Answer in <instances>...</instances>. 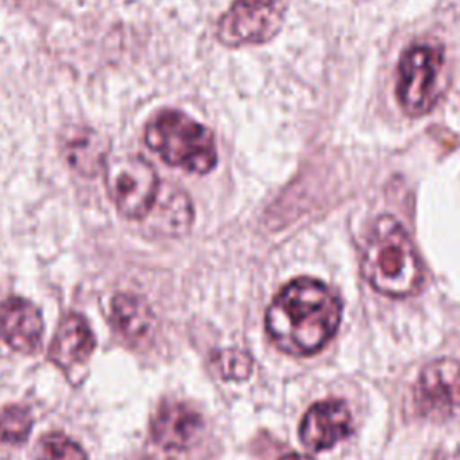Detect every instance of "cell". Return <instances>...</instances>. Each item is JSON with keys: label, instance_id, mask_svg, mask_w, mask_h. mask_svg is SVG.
<instances>
[{"label": "cell", "instance_id": "1", "mask_svg": "<svg viewBox=\"0 0 460 460\" xmlns=\"http://www.w3.org/2000/svg\"><path fill=\"white\" fill-rule=\"evenodd\" d=\"M341 302L323 282L300 277L286 284L266 309V331L286 354L318 352L338 331Z\"/></svg>", "mask_w": 460, "mask_h": 460}, {"label": "cell", "instance_id": "2", "mask_svg": "<svg viewBox=\"0 0 460 460\" xmlns=\"http://www.w3.org/2000/svg\"><path fill=\"white\" fill-rule=\"evenodd\" d=\"M361 273L367 282L388 296H410L422 284V264L404 226L392 216H381L370 228Z\"/></svg>", "mask_w": 460, "mask_h": 460}, {"label": "cell", "instance_id": "3", "mask_svg": "<svg viewBox=\"0 0 460 460\" xmlns=\"http://www.w3.org/2000/svg\"><path fill=\"white\" fill-rule=\"evenodd\" d=\"M146 144L164 162L189 172L205 174L216 167L217 151L212 133L176 110L156 113L146 126Z\"/></svg>", "mask_w": 460, "mask_h": 460}, {"label": "cell", "instance_id": "4", "mask_svg": "<svg viewBox=\"0 0 460 460\" xmlns=\"http://www.w3.org/2000/svg\"><path fill=\"white\" fill-rule=\"evenodd\" d=\"M444 70V49L438 43L417 41L406 47L399 58L395 95L402 111L420 117L438 101L440 75Z\"/></svg>", "mask_w": 460, "mask_h": 460}, {"label": "cell", "instance_id": "5", "mask_svg": "<svg viewBox=\"0 0 460 460\" xmlns=\"http://www.w3.org/2000/svg\"><path fill=\"white\" fill-rule=\"evenodd\" d=\"M104 181L113 205L128 219H144L160 190L156 171L138 155L108 158Z\"/></svg>", "mask_w": 460, "mask_h": 460}, {"label": "cell", "instance_id": "6", "mask_svg": "<svg viewBox=\"0 0 460 460\" xmlns=\"http://www.w3.org/2000/svg\"><path fill=\"white\" fill-rule=\"evenodd\" d=\"M284 18L282 0H235L217 22V40L228 47L271 40Z\"/></svg>", "mask_w": 460, "mask_h": 460}, {"label": "cell", "instance_id": "7", "mask_svg": "<svg viewBox=\"0 0 460 460\" xmlns=\"http://www.w3.org/2000/svg\"><path fill=\"white\" fill-rule=\"evenodd\" d=\"M413 408L429 420H444L460 408V363L442 358L428 363L413 386Z\"/></svg>", "mask_w": 460, "mask_h": 460}, {"label": "cell", "instance_id": "8", "mask_svg": "<svg viewBox=\"0 0 460 460\" xmlns=\"http://www.w3.org/2000/svg\"><path fill=\"white\" fill-rule=\"evenodd\" d=\"M352 431V415L343 401L329 399L313 404L302 417L298 437L311 451L329 449Z\"/></svg>", "mask_w": 460, "mask_h": 460}, {"label": "cell", "instance_id": "9", "mask_svg": "<svg viewBox=\"0 0 460 460\" xmlns=\"http://www.w3.org/2000/svg\"><path fill=\"white\" fill-rule=\"evenodd\" d=\"M43 332L40 309L20 296H11L0 304V336L16 350H32Z\"/></svg>", "mask_w": 460, "mask_h": 460}, {"label": "cell", "instance_id": "10", "mask_svg": "<svg viewBox=\"0 0 460 460\" xmlns=\"http://www.w3.org/2000/svg\"><path fill=\"white\" fill-rule=\"evenodd\" d=\"M95 349V338L88 322L77 314H66L50 341L49 358L63 370H70L86 363Z\"/></svg>", "mask_w": 460, "mask_h": 460}, {"label": "cell", "instance_id": "11", "mask_svg": "<svg viewBox=\"0 0 460 460\" xmlns=\"http://www.w3.org/2000/svg\"><path fill=\"white\" fill-rule=\"evenodd\" d=\"M201 428L203 420L199 413L183 402H165L151 422L155 442L165 449H185L192 446Z\"/></svg>", "mask_w": 460, "mask_h": 460}, {"label": "cell", "instance_id": "12", "mask_svg": "<svg viewBox=\"0 0 460 460\" xmlns=\"http://www.w3.org/2000/svg\"><path fill=\"white\" fill-rule=\"evenodd\" d=\"M63 153L68 165L83 176H93L106 165L108 146L90 128H70L63 138Z\"/></svg>", "mask_w": 460, "mask_h": 460}, {"label": "cell", "instance_id": "13", "mask_svg": "<svg viewBox=\"0 0 460 460\" xmlns=\"http://www.w3.org/2000/svg\"><path fill=\"white\" fill-rule=\"evenodd\" d=\"M158 234L178 235L189 230L192 223V207L185 192L167 185L160 187L156 199L146 217Z\"/></svg>", "mask_w": 460, "mask_h": 460}, {"label": "cell", "instance_id": "14", "mask_svg": "<svg viewBox=\"0 0 460 460\" xmlns=\"http://www.w3.org/2000/svg\"><path fill=\"white\" fill-rule=\"evenodd\" d=\"M111 316L119 332L131 341L147 340L156 323L151 305L135 293H117L111 300Z\"/></svg>", "mask_w": 460, "mask_h": 460}, {"label": "cell", "instance_id": "15", "mask_svg": "<svg viewBox=\"0 0 460 460\" xmlns=\"http://www.w3.org/2000/svg\"><path fill=\"white\" fill-rule=\"evenodd\" d=\"M38 460H88L83 447L63 433H49L38 446Z\"/></svg>", "mask_w": 460, "mask_h": 460}, {"label": "cell", "instance_id": "16", "mask_svg": "<svg viewBox=\"0 0 460 460\" xmlns=\"http://www.w3.org/2000/svg\"><path fill=\"white\" fill-rule=\"evenodd\" d=\"M32 429V415L25 406H7L0 413V438L11 444L23 442Z\"/></svg>", "mask_w": 460, "mask_h": 460}, {"label": "cell", "instance_id": "17", "mask_svg": "<svg viewBox=\"0 0 460 460\" xmlns=\"http://www.w3.org/2000/svg\"><path fill=\"white\" fill-rule=\"evenodd\" d=\"M214 365L219 368L225 379L243 381L252 372V358L244 350H237V349L217 352L214 358Z\"/></svg>", "mask_w": 460, "mask_h": 460}, {"label": "cell", "instance_id": "18", "mask_svg": "<svg viewBox=\"0 0 460 460\" xmlns=\"http://www.w3.org/2000/svg\"><path fill=\"white\" fill-rule=\"evenodd\" d=\"M279 460H314V458H311V456H307V455H298V453H288V455L280 456Z\"/></svg>", "mask_w": 460, "mask_h": 460}]
</instances>
